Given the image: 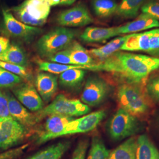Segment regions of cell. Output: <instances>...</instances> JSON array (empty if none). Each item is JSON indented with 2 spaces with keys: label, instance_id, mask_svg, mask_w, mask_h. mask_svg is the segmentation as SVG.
Segmentation results:
<instances>
[{
  "label": "cell",
  "instance_id": "cell-1",
  "mask_svg": "<svg viewBox=\"0 0 159 159\" xmlns=\"http://www.w3.org/2000/svg\"><path fill=\"white\" fill-rule=\"evenodd\" d=\"M158 68V58L119 50L99 63L87 66V70L107 72L125 84L136 85Z\"/></svg>",
  "mask_w": 159,
  "mask_h": 159
},
{
  "label": "cell",
  "instance_id": "cell-2",
  "mask_svg": "<svg viewBox=\"0 0 159 159\" xmlns=\"http://www.w3.org/2000/svg\"><path fill=\"white\" fill-rule=\"evenodd\" d=\"M77 31L58 27L43 35L38 40L36 48L41 57L47 58L69 47L76 37Z\"/></svg>",
  "mask_w": 159,
  "mask_h": 159
},
{
  "label": "cell",
  "instance_id": "cell-3",
  "mask_svg": "<svg viewBox=\"0 0 159 159\" xmlns=\"http://www.w3.org/2000/svg\"><path fill=\"white\" fill-rule=\"evenodd\" d=\"M10 10L13 12L14 17L20 21L37 27L46 24L51 7L46 0H25Z\"/></svg>",
  "mask_w": 159,
  "mask_h": 159
},
{
  "label": "cell",
  "instance_id": "cell-4",
  "mask_svg": "<svg viewBox=\"0 0 159 159\" xmlns=\"http://www.w3.org/2000/svg\"><path fill=\"white\" fill-rule=\"evenodd\" d=\"M142 127L140 121L134 115L120 108L108 120L107 130L112 140L118 141L136 134Z\"/></svg>",
  "mask_w": 159,
  "mask_h": 159
},
{
  "label": "cell",
  "instance_id": "cell-5",
  "mask_svg": "<svg viewBox=\"0 0 159 159\" xmlns=\"http://www.w3.org/2000/svg\"><path fill=\"white\" fill-rule=\"evenodd\" d=\"M90 111L89 106L79 100L70 99L60 94L56 97L52 102L37 112L35 115L39 122L51 114H58L70 117H79L86 115Z\"/></svg>",
  "mask_w": 159,
  "mask_h": 159
},
{
  "label": "cell",
  "instance_id": "cell-6",
  "mask_svg": "<svg viewBox=\"0 0 159 159\" xmlns=\"http://www.w3.org/2000/svg\"><path fill=\"white\" fill-rule=\"evenodd\" d=\"M121 51H140L159 58V28L142 33L128 34Z\"/></svg>",
  "mask_w": 159,
  "mask_h": 159
},
{
  "label": "cell",
  "instance_id": "cell-7",
  "mask_svg": "<svg viewBox=\"0 0 159 159\" xmlns=\"http://www.w3.org/2000/svg\"><path fill=\"white\" fill-rule=\"evenodd\" d=\"M121 108L132 115L146 113L148 110V102L142 91L134 84H123L117 93Z\"/></svg>",
  "mask_w": 159,
  "mask_h": 159
},
{
  "label": "cell",
  "instance_id": "cell-8",
  "mask_svg": "<svg viewBox=\"0 0 159 159\" xmlns=\"http://www.w3.org/2000/svg\"><path fill=\"white\" fill-rule=\"evenodd\" d=\"M28 131L13 117L0 118V152L11 149L22 142Z\"/></svg>",
  "mask_w": 159,
  "mask_h": 159
},
{
  "label": "cell",
  "instance_id": "cell-9",
  "mask_svg": "<svg viewBox=\"0 0 159 159\" xmlns=\"http://www.w3.org/2000/svg\"><path fill=\"white\" fill-rule=\"evenodd\" d=\"M110 91L111 87L105 80L97 75H91L85 81L81 102L89 106H97L107 98Z\"/></svg>",
  "mask_w": 159,
  "mask_h": 159
},
{
  "label": "cell",
  "instance_id": "cell-10",
  "mask_svg": "<svg viewBox=\"0 0 159 159\" xmlns=\"http://www.w3.org/2000/svg\"><path fill=\"white\" fill-rule=\"evenodd\" d=\"M2 12V28L4 33L8 36L30 41L42 32L41 29L26 25L18 20L10 10L3 9Z\"/></svg>",
  "mask_w": 159,
  "mask_h": 159
},
{
  "label": "cell",
  "instance_id": "cell-11",
  "mask_svg": "<svg viewBox=\"0 0 159 159\" xmlns=\"http://www.w3.org/2000/svg\"><path fill=\"white\" fill-rule=\"evenodd\" d=\"M106 116L105 110H98L74 119L68 123L65 129L57 136H64L79 133H85L94 130Z\"/></svg>",
  "mask_w": 159,
  "mask_h": 159
},
{
  "label": "cell",
  "instance_id": "cell-12",
  "mask_svg": "<svg viewBox=\"0 0 159 159\" xmlns=\"http://www.w3.org/2000/svg\"><path fill=\"white\" fill-rule=\"evenodd\" d=\"M12 93L23 106L32 112L44 107V102L35 87L30 83H21L12 87Z\"/></svg>",
  "mask_w": 159,
  "mask_h": 159
},
{
  "label": "cell",
  "instance_id": "cell-13",
  "mask_svg": "<svg viewBox=\"0 0 159 159\" xmlns=\"http://www.w3.org/2000/svg\"><path fill=\"white\" fill-rule=\"evenodd\" d=\"M56 21L60 25L69 27H84L93 22L90 12L83 4L60 12Z\"/></svg>",
  "mask_w": 159,
  "mask_h": 159
},
{
  "label": "cell",
  "instance_id": "cell-14",
  "mask_svg": "<svg viewBox=\"0 0 159 159\" xmlns=\"http://www.w3.org/2000/svg\"><path fill=\"white\" fill-rule=\"evenodd\" d=\"M74 119L73 117L58 114L48 116L46 120L44 131L37 138L36 144H41L57 138V136L65 129L68 123Z\"/></svg>",
  "mask_w": 159,
  "mask_h": 159
},
{
  "label": "cell",
  "instance_id": "cell-15",
  "mask_svg": "<svg viewBox=\"0 0 159 159\" xmlns=\"http://www.w3.org/2000/svg\"><path fill=\"white\" fill-rule=\"evenodd\" d=\"M6 94L8 102L10 113L12 117L26 128L33 127L39 123L35 114L31 113L10 92H6Z\"/></svg>",
  "mask_w": 159,
  "mask_h": 159
},
{
  "label": "cell",
  "instance_id": "cell-16",
  "mask_svg": "<svg viewBox=\"0 0 159 159\" xmlns=\"http://www.w3.org/2000/svg\"><path fill=\"white\" fill-rule=\"evenodd\" d=\"M58 76L48 72H40L35 80V89L43 100L48 102L57 92Z\"/></svg>",
  "mask_w": 159,
  "mask_h": 159
},
{
  "label": "cell",
  "instance_id": "cell-17",
  "mask_svg": "<svg viewBox=\"0 0 159 159\" xmlns=\"http://www.w3.org/2000/svg\"><path fill=\"white\" fill-rule=\"evenodd\" d=\"M119 27L120 35L134 34L148 29L159 28V21L142 13L134 20Z\"/></svg>",
  "mask_w": 159,
  "mask_h": 159
},
{
  "label": "cell",
  "instance_id": "cell-18",
  "mask_svg": "<svg viewBox=\"0 0 159 159\" xmlns=\"http://www.w3.org/2000/svg\"><path fill=\"white\" fill-rule=\"evenodd\" d=\"M119 27L108 28L89 27L81 34L80 39L87 43H101L119 35Z\"/></svg>",
  "mask_w": 159,
  "mask_h": 159
},
{
  "label": "cell",
  "instance_id": "cell-19",
  "mask_svg": "<svg viewBox=\"0 0 159 159\" xmlns=\"http://www.w3.org/2000/svg\"><path fill=\"white\" fill-rule=\"evenodd\" d=\"M69 141H62L53 144L25 159H61L70 148Z\"/></svg>",
  "mask_w": 159,
  "mask_h": 159
},
{
  "label": "cell",
  "instance_id": "cell-20",
  "mask_svg": "<svg viewBox=\"0 0 159 159\" xmlns=\"http://www.w3.org/2000/svg\"><path fill=\"white\" fill-rule=\"evenodd\" d=\"M136 159H159V150L145 134L137 139Z\"/></svg>",
  "mask_w": 159,
  "mask_h": 159
},
{
  "label": "cell",
  "instance_id": "cell-21",
  "mask_svg": "<svg viewBox=\"0 0 159 159\" xmlns=\"http://www.w3.org/2000/svg\"><path fill=\"white\" fill-rule=\"evenodd\" d=\"M85 73V70L83 69L68 70L60 74L59 83L63 87L73 90L81 85L84 79Z\"/></svg>",
  "mask_w": 159,
  "mask_h": 159
},
{
  "label": "cell",
  "instance_id": "cell-22",
  "mask_svg": "<svg viewBox=\"0 0 159 159\" xmlns=\"http://www.w3.org/2000/svg\"><path fill=\"white\" fill-rule=\"evenodd\" d=\"M127 37L128 34L116 37L111 40L104 46L96 48H93L89 52L91 56L99 58L102 60L105 59L116 52L120 50Z\"/></svg>",
  "mask_w": 159,
  "mask_h": 159
},
{
  "label": "cell",
  "instance_id": "cell-23",
  "mask_svg": "<svg viewBox=\"0 0 159 159\" xmlns=\"http://www.w3.org/2000/svg\"><path fill=\"white\" fill-rule=\"evenodd\" d=\"M0 60L26 67L28 59L25 52L17 44H10L6 51L0 54Z\"/></svg>",
  "mask_w": 159,
  "mask_h": 159
},
{
  "label": "cell",
  "instance_id": "cell-24",
  "mask_svg": "<svg viewBox=\"0 0 159 159\" xmlns=\"http://www.w3.org/2000/svg\"><path fill=\"white\" fill-rule=\"evenodd\" d=\"M136 140L130 137L110 152L108 159H136Z\"/></svg>",
  "mask_w": 159,
  "mask_h": 159
},
{
  "label": "cell",
  "instance_id": "cell-25",
  "mask_svg": "<svg viewBox=\"0 0 159 159\" xmlns=\"http://www.w3.org/2000/svg\"><path fill=\"white\" fill-rule=\"evenodd\" d=\"M68 48L71 59L74 65L89 67L96 63L90 52L79 43L74 41Z\"/></svg>",
  "mask_w": 159,
  "mask_h": 159
},
{
  "label": "cell",
  "instance_id": "cell-26",
  "mask_svg": "<svg viewBox=\"0 0 159 159\" xmlns=\"http://www.w3.org/2000/svg\"><path fill=\"white\" fill-rule=\"evenodd\" d=\"M147 0H121L118 4L116 14L124 18H133L136 17Z\"/></svg>",
  "mask_w": 159,
  "mask_h": 159
},
{
  "label": "cell",
  "instance_id": "cell-27",
  "mask_svg": "<svg viewBox=\"0 0 159 159\" xmlns=\"http://www.w3.org/2000/svg\"><path fill=\"white\" fill-rule=\"evenodd\" d=\"M91 6L97 17L104 18L116 13L118 4L114 0H91Z\"/></svg>",
  "mask_w": 159,
  "mask_h": 159
},
{
  "label": "cell",
  "instance_id": "cell-28",
  "mask_svg": "<svg viewBox=\"0 0 159 159\" xmlns=\"http://www.w3.org/2000/svg\"><path fill=\"white\" fill-rule=\"evenodd\" d=\"M110 150L102 139L98 136L93 137L87 159H108Z\"/></svg>",
  "mask_w": 159,
  "mask_h": 159
},
{
  "label": "cell",
  "instance_id": "cell-29",
  "mask_svg": "<svg viewBox=\"0 0 159 159\" xmlns=\"http://www.w3.org/2000/svg\"><path fill=\"white\" fill-rule=\"evenodd\" d=\"M37 63L39 66V69L40 71L50 73L52 74H61L65 71L74 68H80L87 70V67L77 65H66L40 60H38Z\"/></svg>",
  "mask_w": 159,
  "mask_h": 159
},
{
  "label": "cell",
  "instance_id": "cell-30",
  "mask_svg": "<svg viewBox=\"0 0 159 159\" xmlns=\"http://www.w3.org/2000/svg\"><path fill=\"white\" fill-rule=\"evenodd\" d=\"M23 79L0 67V89L12 88L23 83Z\"/></svg>",
  "mask_w": 159,
  "mask_h": 159
},
{
  "label": "cell",
  "instance_id": "cell-31",
  "mask_svg": "<svg viewBox=\"0 0 159 159\" xmlns=\"http://www.w3.org/2000/svg\"><path fill=\"white\" fill-rule=\"evenodd\" d=\"M0 67L6 70L7 71L11 73L17 75L21 78H22L23 80H30L31 77L30 72L27 70L26 67H24L0 60Z\"/></svg>",
  "mask_w": 159,
  "mask_h": 159
},
{
  "label": "cell",
  "instance_id": "cell-32",
  "mask_svg": "<svg viewBox=\"0 0 159 159\" xmlns=\"http://www.w3.org/2000/svg\"><path fill=\"white\" fill-rule=\"evenodd\" d=\"M146 91L148 96L153 100L159 102V74L152 77L146 85Z\"/></svg>",
  "mask_w": 159,
  "mask_h": 159
},
{
  "label": "cell",
  "instance_id": "cell-33",
  "mask_svg": "<svg viewBox=\"0 0 159 159\" xmlns=\"http://www.w3.org/2000/svg\"><path fill=\"white\" fill-rule=\"evenodd\" d=\"M142 13L159 21V0H149L141 8Z\"/></svg>",
  "mask_w": 159,
  "mask_h": 159
},
{
  "label": "cell",
  "instance_id": "cell-34",
  "mask_svg": "<svg viewBox=\"0 0 159 159\" xmlns=\"http://www.w3.org/2000/svg\"><path fill=\"white\" fill-rule=\"evenodd\" d=\"M48 60L52 63H58L66 65H74L70 57L69 48L62 51H59L48 58Z\"/></svg>",
  "mask_w": 159,
  "mask_h": 159
},
{
  "label": "cell",
  "instance_id": "cell-35",
  "mask_svg": "<svg viewBox=\"0 0 159 159\" xmlns=\"http://www.w3.org/2000/svg\"><path fill=\"white\" fill-rule=\"evenodd\" d=\"M29 143L24 144L20 147L12 148L0 153V159H17L20 157L24 151L29 148Z\"/></svg>",
  "mask_w": 159,
  "mask_h": 159
},
{
  "label": "cell",
  "instance_id": "cell-36",
  "mask_svg": "<svg viewBox=\"0 0 159 159\" xmlns=\"http://www.w3.org/2000/svg\"><path fill=\"white\" fill-rule=\"evenodd\" d=\"M89 143L87 140H81L74 149L71 159H85Z\"/></svg>",
  "mask_w": 159,
  "mask_h": 159
},
{
  "label": "cell",
  "instance_id": "cell-37",
  "mask_svg": "<svg viewBox=\"0 0 159 159\" xmlns=\"http://www.w3.org/2000/svg\"><path fill=\"white\" fill-rule=\"evenodd\" d=\"M11 117L8 107V102L6 93L0 90V118Z\"/></svg>",
  "mask_w": 159,
  "mask_h": 159
},
{
  "label": "cell",
  "instance_id": "cell-38",
  "mask_svg": "<svg viewBox=\"0 0 159 159\" xmlns=\"http://www.w3.org/2000/svg\"><path fill=\"white\" fill-rule=\"evenodd\" d=\"M10 45V40L2 36H0V54L3 53Z\"/></svg>",
  "mask_w": 159,
  "mask_h": 159
},
{
  "label": "cell",
  "instance_id": "cell-39",
  "mask_svg": "<svg viewBox=\"0 0 159 159\" xmlns=\"http://www.w3.org/2000/svg\"><path fill=\"white\" fill-rule=\"evenodd\" d=\"M77 0H61L60 5L70 6L73 4Z\"/></svg>",
  "mask_w": 159,
  "mask_h": 159
},
{
  "label": "cell",
  "instance_id": "cell-40",
  "mask_svg": "<svg viewBox=\"0 0 159 159\" xmlns=\"http://www.w3.org/2000/svg\"><path fill=\"white\" fill-rule=\"evenodd\" d=\"M46 2L48 3V4L50 7L60 4L61 1V0H46Z\"/></svg>",
  "mask_w": 159,
  "mask_h": 159
}]
</instances>
